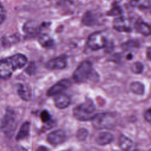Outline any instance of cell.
<instances>
[{
  "instance_id": "obj_30",
  "label": "cell",
  "mask_w": 151,
  "mask_h": 151,
  "mask_svg": "<svg viewBox=\"0 0 151 151\" xmlns=\"http://www.w3.org/2000/svg\"><path fill=\"white\" fill-rule=\"evenodd\" d=\"M144 118L147 122H151V107L145 111L144 113Z\"/></svg>"
},
{
  "instance_id": "obj_27",
  "label": "cell",
  "mask_w": 151,
  "mask_h": 151,
  "mask_svg": "<svg viewBox=\"0 0 151 151\" xmlns=\"http://www.w3.org/2000/svg\"><path fill=\"white\" fill-rule=\"evenodd\" d=\"M36 68H37V67H36L35 63L34 62H30L28 64V65L27 66V67L25 68V72L27 74L31 76L35 74L36 71Z\"/></svg>"
},
{
  "instance_id": "obj_19",
  "label": "cell",
  "mask_w": 151,
  "mask_h": 151,
  "mask_svg": "<svg viewBox=\"0 0 151 151\" xmlns=\"http://www.w3.org/2000/svg\"><path fill=\"white\" fill-rule=\"evenodd\" d=\"M119 146L123 150H130L133 149L134 143L129 137L124 134H121L119 138Z\"/></svg>"
},
{
  "instance_id": "obj_2",
  "label": "cell",
  "mask_w": 151,
  "mask_h": 151,
  "mask_svg": "<svg viewBox=\"0 0 151 151\" xmlns=\"http://www.w3.org/2000/svg\"><path fill=\"white\" fill-rule=\"evenodd\" d=\"M99 74L93 68L92 63L89 60H84L75 70L73 74V79L77 83H82L88 80L98 81Z\"/></svg>"
},
{
  "instance_id": "obj_23",
  "label": "cell",
  "mask_w": 151,
  "mask_h": 151,
  "mask_svg": "<svg viewBox=\"0 0 151 151\" xmlns=\"http://www.w3.org/2000/svg\"><path fill=\"white\" fill-rule=\"evenodd\" d=\"M130 4L134 7L147 9L151 5L150 0H131Z\"/></svg>"
},
{
  "instance_id": "obj_3",
  "label": "cell",
  "mask_w": 151,
  "mask_h": 151,
  "mask_svg": "<svg viewBox=\"0 0 151 151\" xmlns=\"http://www.w3.org/2000/svg\"><path fill=\"white\" fill-rule=\"evenodd\" d=\"M73 114L79 121L91 120L97 114L93 101L91 99H87L84 102L76 106L73 110Z\"/></svg>"
},
{
  "instance_id": "obj_18",
  "label": "cell",
  "mask_w": 151,
  "mask_h": 151,
  "mask_svg": "<svg viewBox=\"0 0 151 151\" xmlns=\"http://www.w3.org/2000/svg\"><path fill=\"white\" fill-rule=\"evenodd\" d=\"M30 130V123L29 122H25L21 126L20 129L16 135L15 140L17 141H20L27 137L29 136Z\"/></svg>"
},
{
  "instance_id": "obj_25",
  "label": "cell",
  "mask_w": 151,
  "mask_h": 151,
  "mask_svg": "<svg viewBox=\"0 0 151 151\" xmlns=\"http://www.w3.org/2000/svg\"><path fill=\"white\" fill-rule=\"evenodd\" d=\"M88 135V131L86 128H80L76 134V138L80 142L85 140Z\"/></svg>"
},
{
  "instance_id": "obj_29",
  "label": "cell",
  "mask_w": 151,
  "mask_h": 151,
  "mask_svg": "<svg viewBox=\"0 0 151 151\" xmlns=\"http://www.w3.org/2000/svg\"><path fill=\"white\" fill-rule=\"evenodd\" d=\"M6 17V11L3 6L2 5H1V9H0V21H1V24H2L4 20L5 19Z\"/></svg>"
},
{
  "instance_id": "obj_4",
  "label": "cell",
  "mask_w": 151,
  "mask_h": 151,
  "mask_svg": "<svg viewBox=\"0 0 151 151\" xmlns=\"http://www.w3.org/2000/svg\"><path fill=\"white\" fill-rule=\"evenodd\" d=\"M91 122L97 129H111L116 126V118L113 113H101L97 114Z\"/></svg>"
},
{
  "instance_id": "obj_22",
  "label": "cell",
  "mask_w": 151,
  "mask_h": 151,
  "mask_svg": "<svg viewBox=\"0 0 151 151\" xmlns=\"http://www.w3.org/2000/svg\"><path fill=\"white\" fill-rule=\"evenodd\" d=\"M19 41V35L13 34L9 37H2L1 38V43L4 47L10 46L13 44Z\"/></svg>"
},
{
  "instance_id": "obj_21",
  "label": "cell",
  "mask_w": 151,
  "mask_h": 151,
  "mask_svg": "<svg viewBox=\"0 0 151 151\" xmlns=\"http://www.w3.org/2000/svg\"><path fill=\"white\" fill-rule=\"evenodd\" d=\"M140 42L136 40H129L121 44L122 48L124 51H131L139 48Z\"/></svg>"
},
{
  "instance_id": "obj_6",
  "label": "cell",
  "mask_w": 151,
  "mask_h": 151,
  "mask_svg": "<svg viewBox=\"0 0 151 151\" xmlns=\"http://www.w3.org/2000/svg\"><path fill=\"white\" fill-rule=\"evenodd\" d=\"M108 40L104 31H96L90 34L87 41V45L90 49L96 51L107 46Z\"/></svg>"
},
{
  "instance_id": "obj_12",
  "label": "cell",
  "mask_w": 151,
  "mask_h": 151,
  "mask_svg": "<svg viewBox=\"0 0 151 151\" xmlns=\"http://www.w3.org/2000/svg\"><path fill=\"white\" fill-rule=\"evenodd\" d=\"M99 14L94 11H88L82 17V23L87 27H92L99 23Z\"/></svg>"
},
{
  "instance_id": "obj_28",
  "label": "cell",
  "mask_w": 151,
  "mask_h": 151,
  "mask_svg": "<svg viewBox=\"0 0 151 151\" xmlns=\"http://www.w3.org/2000/svg\"><path fill=\"white\" fill-rule=\"evenodd\" d=\"M122 13V9L120 6H116L113 8L110 11L107 12V15L109 16H116L120 15Z\"/></svg>"
},
{
  "instance_id": "obj_17",
  "label": "cell",
  "mask_w": 151,
  "mask_h": 151,
  "mask_svg": "<svg viewBox=\"0 0 151 151\" xmlns=\"http://www.w3.org/2000/svg\"><path fill=\"white\" fill-rule=\"evenodd\" d=\"M38 41L40 45L45 48H51L55 45L54 40L47 34H41L38 37Z\"/></svg>"
},
{
  "instance_id": "obj_16",
  "label": "cell",
  "mask_w": 151,
  "mask_h": 151,
  "mask_svg": "<svg viewBox=\"0 0 151 151\" xmlns=\"http://www.w3.org/2000/svg\"><path fill=\"white\" fill-rule=\"evenodd\" d=\"M134 28L138 32L144 36L147 37L151 35L150 25L144 21H136L134 24Z\"/></svg>"
},
{
  "instance_id": "obj_9",
  "label": "cell",
  "mask_w": 151,
  "mask_h": 151,
  "mask_svg": "<svg viewBox=\"0 0 151 151\" xmlns=\"http://www.w3.org/2000/svg\"><path fill=\"white\" fill-rule=\"evenodd\" d=\"M71 85V82L69 79L64 78L60 80L57 83L51 86L47 91L48 96H55L60 94L63 91L68 88Z\"/></svg>"
},
{
  "instance_id": "obj_11",
  "label": "cell",
  "mask_w": 151,
  "mask_h": 151,
  "mask_svg": "<svg viewBox=\"0 0 151 151\" xmlns=\"http://www.w3.org/2000/svg\"><path fill=\"white\" fill-rule=\"evenodd\" d=\"M113 28L119 32H130L132 28L128 20L124 17H119L116 18L113 23Z\"/></svg>"
},
{
  "instance_id": "obj_32",
  "label": "cell",
  "mask_w": 151,
  "mask_h": 151,
  "mask_svg": "<svg viewBox=\"0 0 151 151\" xmlns=\"http://www.w3.org/2000/svg\"><path fill=\"white\" fill-rule=\"evenodd\" d=\"M126 58H127V60H132V59L133 58V55H132V54L129 53V54L126 55Z\"/></svg>"
},
{
  "instance_id": "obj_13",
  "label": "cell",
  "mask_w": 151,
  "mask_h": 151,
  "mask_svg": "<svg viewBox=\"0 0 151 151\" xmlns=\"http://www.w3.org/2000/svg\"><path fill=\"white\" fill-rule=\"evenodd\" d=\"M54 101L56 107L59 109H64L68 107L70 105L71 99L68 95L58 94L54 97Z\"/></svg>"
},
{
  "instance_id": "obj_33",
  "label": "cell",
  "mask_w": 151,
  "mask_h": 151,
  "mask_svg": "<svg viewBox=\"0 0 151 151\" xmlns=\"http://www.w3.org/2000/svg\"><path fill=\"white\" fill-rule=\"evenodd\" d=\"M38 150H48V148L45 147V146H40L37 149Z\"/></svg>"
},
{
  "instance_id": "obj_1",
  "label": "cell",
  "mask_w": 151,
  "mask_h": 151,
  "mask_svg": "<svg viewBox=\"0 0 151 151\" xmlns=\"http://www.w3.org/2000/svg\"><path fill=\"white\" fill-rule=\"evenodd\" d=\"M27 57L20 53L2 58L0 61L1 78L3 80L9 78L14 71L24 67L27 63Z\"/></svg>"
},
{
  "instance_id": "obj_26",
  "label": "cell",
  "mask_w": 151,
  "mask_h": 151,
  "mask_svg": "<svg viewBox=\"0 0 151 151\" xmlns=\"http://www.w3.org/2000/svg\"><path fill=\"white\" fill-rule=\"evenodd\" d=\"M131 71L134 74H140L144 70V65L140 61H136L131 65Z\"/></svg>"
},
{
  "instance_id": "obj_14",
  "label": "cell",
  "mask_w": 151,
  "mask_h": 151,
  "mask_svg": "<svg viewBox=\"0 0 151 151\" xmlns=\"http://www.w3.org/2000/svg\"><path fill=\"white\" fill-rule=\"evenodd\" d=\"M114 140V136L112 133L103 132L98 134L96 138V142L97 145L104 146L111 143Z\"/></svg>"
},
{
  "instance_id": "obj_5",
  "label": "cell",
  "mask_w": 151,
  "mask_h": 151,
  "mask_svg": "<svg viewBox=\"0 0 151 151\" xmlns=\"http://www.w3.org/2000/svg\"><path fill=\"white\" fill-rule=\"evenodd\" d=\"M17 125L16 116L11 109H7L1 119V129L2 133L7 136H11Z\"/></svg>"
},
{
  "instance_id": "obj_8",
  "label": "cell",
  "mask_w": 151,
  "mask_h": 151,
  "mask_svg": "<svg viewBox=\"0 0 151 151\" xmlns=\"http://www.w3.org/2000/svg\"><path fill=\"white\" fill-rule=\"evenodd\" d=\"M67 65V57L65 55H61L48 60L45 64V67L51 70H62Z\"/></svg>"
},
{
  "instance_id": "obj_31",
  "label": "cell",
  "mask_w": 151,
  "mask_h": 151,
  "mask_svg": "<svg viewBox=\"0 0 151 151\" xmlns=\"http://www.w3.org/2000/svg\"><path fill=\"white\" fill-rule=\"evenodd\" d=\"M147 58L151 61V48H148L146 51Z\"/></svg>"
},
{
  "instance_id": "obj_7",
  "label": "cell",
  "mask_w": 151,
  "mask_h": 151,
  "mask_svg": "<svg viewBox=\"0 0 151 151\" xmlns=\"http://www.w3.org/2000/svg\"><path fill=\"white\" fill-rule=\"evenodd\" d=\"M67 136L66 132L62 129L54 130L47 134V142L54 146H57L63 143L67 139Z\"/></svg>"
},
{
  "instance_id": "obj_15",
  "label": "cell",
  "mask_w": 151,
  "mask_h": 151,
  "mask_svg": "<svg viewBox=\"0 0 151 151\" xmlns=\"http://www.w3.org/2000/svg\"><path fill=\"white\" fill-rule=\"evenodd\" d=\"M17 94L19 97L24 101H29L31 98V90L28 86L21 83L17 85Z\"/></svg>"
},
{
  "instance_id": "obj_10",
  "label": "cell",
  "mask_w": 151,
  "mask_h": 151,
  "mask_svg": "<svg viewBox=\"0 0 151 151\" xmlns=\"http://www.w3.org/2000/svg\"><path fill=\"white\" fill-rule=\"evenodd\" d=\"M41 25L37 21L31 20L27 21L23 25V31L28 37H36L41 31Z\"/></svg>"
},
{
  "instance_id": "obj_20",
  "label": "cell",
  "mask_w": 151,
  "mask_h": 151,
  "mask_svg": "<svg viewBox=\"0 0 151 151\" xmlns=\"http://www.w3.org/2000/svg\"><path fill=\"white\" fill-rule=\"evenodd\" d=\"M145 85L140 81H133L130 85V91L137 95H143L145 93Z\"/></svg>"
},
{
  "instance_id": "obj_24",
  "label": "cell",
  "mask_w": 151,
  "mask_h": 151,
  "mask_svg": "<svg viewBox=\"0 0 151 151\" xmlns=\"http://www.w3.org/2000/svg\"><path fill=\"white\" fill-rule=\"evenodd\" d=\"M40 117L41 122L47 124V126L50 124H52V121L51 119V116L47 110H43L41 111L40 114Z\"/></svg>"
}]
</instances>
